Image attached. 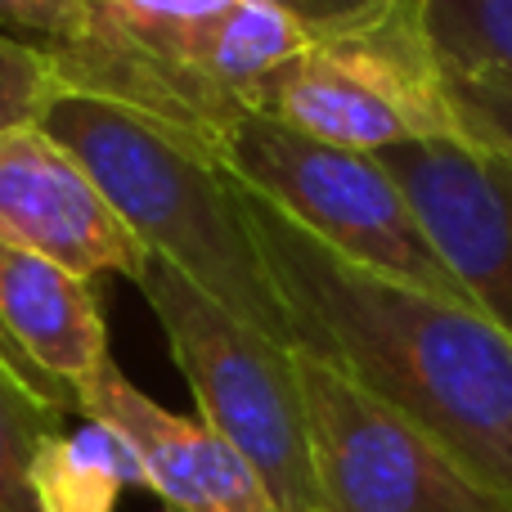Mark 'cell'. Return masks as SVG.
I'll return each mask as SVG.
<instances>
[{"label":"cell","instance_id":"obj_1","mask_svg":"<svg viewBox=\"0 0 512 512\" xmlns=\"http://www.w3.org/2000/svg\"><path fill=\"white\" fill-rule=\"evenodd\" d=\"M248 194V189H243ZM292 346L432 432L512 504V337L477 306L346 261L248 194Z\"/></svg>","mask_w":512,"mask_h":512},{"label":"cell","instance_id":"obj_2","mask_svg":"<svg viewBox=\"0 0 512 512\" xmlns=\"http://www.w3.org/2000/svg\"><path fill=\"white\" fill-rule=\"evenodd\" d=\"M41 131L90 171L144 252L292 346L288 310L248 221V194L203 140L77 90H63L45 108Z\"/></svg>","mask_w":512,"mask_h":512},{"label":"cell","instance_id":"obj_3","mask_svg":"<svg viewBox=\"0 0 512 512\" xmlns=\"http://www.w3.org/2000/svg\"><path fill=\"white\" fill-rule=\"evenodd\" d=\"M310 41L319 36L261 0H95L90 32L50 54L68 90L135 108L216 153V131Z\"/></svg>","mask_w":512,"mask_h":512},{"label":"cell","instance_id":"obj_4","mask_svg":"<svg viewBox=\"0 0 512 512\" xmlns=\"http://www.w3.org/2000/svg\"><path fill=\"white\" fill-rule=\"evenodd\" d=\"M131 283L167 333L171 360L194 391L198 418L252 463L279 512H324L297 351L225 310L153 252H144Z\"/></svg>","mask_w":512,"mask_h":512},{"label":"cell","instance_id":"obj_5","mask_svg":"<svg viewBox=\"0 0 512 512\" xmlns=\"http://www.w3.org/2000/svg\"><path fill=\"white\" fill-rule=\"evenodd\" d=\"M252 113L355 153L427 140L481 144L459 113L450 72L418 27L414 0H400L373 23L310 41L256 90Z\"/></svg>","mask_w":512,"mask_h":512},{"label":"cell","instance_id":"obj_6","mask_svg":"<svg viewBox=\"0 0 512 512\" xmlns=\"http://www.w3.org/2000/svg\"><path fill=\"white\" fill-rule=\"evenodd\" d=\"M216 162L248 194L270 203L346 261L468 301V292L436 261L432 243L423 239L405 194L387 176L378 153L337 149L243 108L216 131Z\"/></svg>","mask_w":512,"mask_h":512},{"label":"cell","instance_id":"obj_7","mask_svg":"<svg viewBox=\"0 0 512 512\" xmlns=\"http://www.w3.org/2000/svg\"><path fill=\"white\" fill-rule=\"evenodd\" d=\"M297 378L324 512H512L459 454L328 360L297 351Z\"/></svg>","mask_w":512,"mask_h":512},{"label":"cell","instance_id":"obj_8","mask_svg":"<svg viewBox=\"0 0 512 512\" xmlns=\"http://www.w3.org/2000/svg\"><path fill=\"white\" fill-rule=\"evenodd\" d=\"M436 261L512 337V153L427 140L378 153Z\"/></svg>","mask_w":512,"mask_h":512},{"label":"cell","instance_id":"obj_9","mask_svg":"<svg viewBox=\"0 0 512 512\" xmlns=\"http://www.w3.org/2000/svg\"><path fill=\"white\" fill-rule=\"evenodd\" d=\"M72 409L131 450L144 486L171 512H279L256 468L221 432L149 400L113 355L72 387Z\"/></svg>","mask_w":512,"mask_h":512},{"label":"cell","instance_id":"obj_10","mask_svg":"<svg viewBox=\"0 0 512 512\" xmlns=\"http://www.w3.org/2000/svg\"><path fill=\"white\" fill-rule=\"evenodd\" d=\"M0 243L45 256L77 279H135L144 261V248L90 171L41 126L0 135Z\"/></svg>","mask_w":512,"mask_h":512},{"label":"cell","instance_id":"obj_11","mask_svg":"<svg viewBox=\"0 0 512 512\" xmlns=\"http://www.w3.org/2000/svg\"><path fill=\"white\" fill-rule=\"evenodd\" d=\"M0 346L72 409V387L108 360V328L86 279L0 243Z\"/></svg>","mask_w":512,"mask_h":512},{"label":"cell","instance_id":"obj_12","mask_svg":"<svg viewBox=\"0 0 512 512\" xmlns=\"http://www.w3.org/2000/svg\"><path fill=\"white\" fill-rule=\"evenodd\" d=\"M63 400L0 346V512H50L41 477L59 436Z\"/></svg>","mask_w":512,"mask_h":512},{"label":"cell","instance_id":"obj_13","mask_svg":"<svg viewBox=\"0 0 512 512\" xmlns=\"http://www.w3.org/2000/svg\"><path fill=\"white\" fill-rule=\"evenodd\" d=\"M414 14L450 77L512 81V0H414Z\"/></svg>","mask_w":512,"mask_h":512},{"label":"cell","instance_id":"obj_14","mask_svg":"<svg viewBox=\"0 0 512 512\" xmlns=\"http://www.w3.org/2000/svg\"><path fill=\"white\" fill-rule=\"evenodd\" d=\"M126 481L144 486L140 463L113 432L90 423L86 436L54 445L41 477V495L50 512H108Z\"/></svg>","mask_w":512,"mask_h":512},{"label":"cell","instance_id":"obj_15","mask_svg":"<svg viewBox=\"0 0 512 512\" xmlns=\"http://www.w3.org/2000/svg\"><path fill=\"white\" fill-rule=\"evenodd\" d=\"M59 63L45 45L0 32V135L18 126H41L45 108L63 95Z\"/></svg>","mask_w":512,"mask_h":512},{"label":"cell","instance_id":"obj_16","mask_svg":"<svg viewBox=\"0 0 512 512\" xmlns=\"http://www.w3.org/2000/svg\"><path fill=\"white\" fill-rule=\"evenodd\" d=\"M95 0H0V32L45 50H68L90 32Z\"/></svg>","mask_w":512,"mask_h":512},{"label":"cell","instance_id":"obj_17","mask_svg":"<svg viewBox=\"0 0 512 512\" xmlns=\"http://www.w3.org/2000/svg\"><path fill=\"white\" fill-rule=\"evenodd\" d=\"M459 113L468 117L472 135L512 153V81L499 77H450Z\"/></svg>","mask_w":512,"mask_h":512},{"label":"cell","instance_id":"obj_18","mask_svg":"<svg viewBox=\"0 0 512 512\" xmlns=\"http://www.w3.org/2000/svg\"><path fill=\"white\" fill-rule=\"evenodd\" d=\"M261 5L288 14L292 23H301L315 36H333V32H346V27L373 23L387 9H396L400 0H261Z\"/></svg>","mask_w":512,"mask_h":512}]
</instances>
